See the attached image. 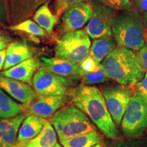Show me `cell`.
I'll list each match as a JSON object with an SVG mask.
<instances>
[{"label":"cell","mask_w":147,"mask_h":147,"mask_svg":"<svg viewBox=\"0 0 147 147\" xmlns=\"http://www.w3.org/2000/svg\"><path fill=\"white\" fill-rule=\"evenodd\" d=\"M118 47L139 51L147 41L143 17L136 9L122 10L117 14L113 26Z\"/></svg>","instance_id":"3"},{"label":"cell","mask_w":147,"mask_h":147,"mask_svg":"<svg viewBox=\"0 0 147 147\" xmlns=\"http://www.w3.org/2000/svg\"><path fill=\"white\" fill-rule=\"evenodd\" d=\"M110 78L102 63L99 64L94 70L86 73L82 77V84L92 86L108 81Z\"/></svg>","instance_id":"25"},{"label":"cell","mask_w":147,"mask_h":147,"mask_svg":"<svg viewBox=\"0 0 147 147\" xmlns=\"http://www.w3.org/2000/svg\"><path fill=\"white\" fill-rule=\"evenodd\" d=\"M74 84V82L65 77L39 69L32 79L34 91L39 95L46 96L68 95Z\"/></svg>","instance_id":"8"},{"label":"cell","mask_w":147,"mask_h":147,"mask_svg":"<svg viewBox=\"0 0 147 147\" xmlns=\"http://www.w3.org/2000/svg\"><path fill=\"white\" fill-rule=\"evenodd\" d=\"M86 0H63L65 3H67L69 4V5H72V4H76V3H82L84 2Z\"/></svg>","instance_id":"35"},{"label":"cell","mask_w":147,"mask_h":147,"mask_svg":"<svg viewBox=\"0 0 147 147\" xmlns=\"http://www.w3.org/2000/svg\"><path fill=\"white\" fill-rule=\"evenodd\" d=\"M143 22H144V26L145 32H146V38H147V12H144V15H143Z\"/></svg>","instance_id":"36"},{"label":"cell","mask_w":147,"mask_h":147,"mask_svg":"<svg viewBox=\"0 0 147 147\" xmlns=\"http://www.w3.org/2000/svg\"><path fill=\"white\" fill-rule=\"evenodd\" d=\"M53 147H63V146H61V145L59 143H58V142H57L56 144H55V145Z\"/></svg>","instance_id":"38"},{"label":"cell","mask_w":147,"mask_h":147,"mask_svg":"<svg viewBox=\"0 0 147 147\" xmlns=\"http://www.w3.org/2000/svg\"><path fill=\"white\" fill-rule=\"evenodd\" d=\"M91 4L84 2L69 5L61 17V29L64 34L79 30L87 23L92 15Z\"/></svg>","instance_id":"11"},{"label":"cell","mask_w":147,"mask_h":147,"mask_svg":"<svg viewBox=\"0 0 147 147\" xmlns=\"http://www.w3.org/2000/svg\"><path fill=\"white\" fill-rule=\"evenodd\" d=\"M91 147H108V146L104 142H102L98 143V144H95V145H94V146H93Z\"/></svg>","instance_id":"37"},{"label":"cell","mask_w":147,"mask_h":147,"mask_svg":"<svg viewBox=\"0 0 147 147\" xmlns=\"http://www.w3.org/2000/svg\"><path fill=\"white\" fill-rule=\"evenodd\" d=\"M26 117L23 113L11 118H0V147H14L20 126Z\"/></svg>","instance_id":"15"},{"label":"cell","mask_w":147,"mask_h":147,"mask_svg":"<svg viewBox=\"0 0 147 147\" xmlns=\"http://www.w3.org/2000/svg\"><path fill=\"white\" fill-rule=\"evenodd\" d=\"M5 55H6V49L0 51V71L3 69L5 60Z\"/></svg>","instance_id":"33"},{"label":"cell","mask_w":147,"mask_h":147,"mask_svg":"<svg viewBox=\"0 0 147 147\" xmlns=\"http://www.w3.org/2000/svg\"><path fill=\"white\" fill-rule=\"evenodd\" d=\"M140 61L141 65L144 68V71L147 73V41L142 49L139 51H138Z\"/></svg>","instance_id":"31"},{"label":"cell","mask_w":147,"mask_h":147,"mask_svg":"<svg viewBox=\"0 0 147 147\" xmlns=\"http://www.w3.org/2000/svg\"><path fill=\"white\" fill-rule=\"evenodd\" d=\"M123 134L129 138H138L147 130V103L134 93L130 99L121 124Z\"/></svg>","instance_id":"6"},{"label":"cell","mask_w":147,"mask_h":147,"mask_svg":"<svg viewBox=\"0 0 147 147\" xmlns=\"http://www.w3.org/2000/svg\"><path fill=\"white\" fill-rule=\"evenodd\" d=\"M100 63H98L93 57L88 55L87 58L84 59L80 64H78L80 66V68L81 69L82 74L90 72V71H93L97 67V65Z\"/></svg>","instance_id":"28"},{"label":"cell","mask_w":147,"mask_h":147,"mask_svg":"<svg viewBox=\"0 0 147 147\" xmlns=\"http://www.w3.org/2000/svg\"><path fill=\"white\" fill-rule=\"evenodd\" d=\"M134 7L140 12H147V0H134Z\"/></svg>","instance_id":"32"},{"label":"cell","mask_w":147,"mask_h":147,"mask_svg":"<svg viewBox=\"0 0 147 147\" xmlns=\"http://www.w3.org/2000/svg\"><path fill=\"white\" fill-rule=\"evenodd\" d=\"M101 91L114 122L119 127L133 95L131 89L120 84H108L102 87Z\"/></svg>","instance_id":"9"},{"label":"cell","mask_w":147,"mask_h":147,"mask_svg":"<svg viewBox=\"0 0 147 147\" xmlns=\"http://www.w3.org/2000/svg\"><path fill=\"white\" fill-rule=\"evenodd\" d=\"M8 41V40L5 39L4 37L0 36V51L6 49L7 47H8V45H7Z\"/></svg>","instance_id":"34"},{"label":"cell","mask_w":147,"mask_h":147,"mask_svg":"<svg viewBox=\"0 0 147 147\" xmlns=\"http://www.w3.org/2000/svg\"><path fill=\"white\" fill-rule=\"evenodd\" d=\"M39 67L40 59L34 57L6 70H3L0 72V75L31 84L33 77Z\"/></svg>","instance_id":"16"},{"label":"cell","mask_w":147,"mask_h":147,"mask_svg":"<svg viewBox=\"0 0 147 147\" xmlns=\"http://www.w3.org/2000/svg\"><path fill=\"white\" fill-rule=\"evenodd\" d=\"M39 69L50 71L51 73L69 79L74 82L81 80L83 76L78 64H74L68 61L57 57H42L40 59Z\"/></svg>","instance_id":"12"},{"label":"cell","mask_w":147,"mask_h":147,"mask_svg":"<svg viewBox=\"0 0 147 147\" xmlns=\"http://www.w3.org/2000/svg\"><path fill=\"white\" fill-rule=\"evenodd\" d=\"M117 47V42L113 37L99 38L93 41L89 55L94 59L97 63H101Z\"/></svg>","instance_id":"20"},{"label":"cell","mask_w":147,"mask_h":147,"mask_svg":"<svg viewBox=\"0 0 147 147\" xmlns=\"http://www.w3.org/2000/svg\"><path fill=\"white\" fill-rule=\"evenodd\" d=\"M134 93L142 97L147 103V73L145 74L142 80L135 86Z\"/></svg>","instance_id":"29"},{"label":"cell","mask_w":147,"mask_h":147,"mask_svg":"<svg viewBox=\"0 0 147 147\" xmlns=\"http://www.w3.org/2000/svg\"><path fill=\"white\" fill-rule=\"evenodd\" d=\"M92 15L85 32L93 40L113 37V26L117 16L115 10L97 0H91Z\"/></svg>","instance_id":"7"},{"label":"cell","mask_w":147,"mask_h":147,"mask_svg":"<svg viewBox=\"0 0 147 147\" xmlns=\"http://www.w3.org/2000/svg\"><path fill=\"white\" fill-rule=\"evenodd\" d=\"M104 141V134L95 131L60 141L63 147H91Z\"/></svg>","instance_id":"21"},{"label":"cell","mask_w":147,"mask_h":147,"mask_svg":"<svg viewBox=\"0 0 147 147\" xmlns=\"http://www.w3.org/2000/svg\"><path fill=\"white\" fill-rule=\"evenodd\" d=\"M0 25H9L8 14L5 0H0Z\"/></svg>","instance_id":"30"},{"label":"cell","mask_w":147,"mask_h":147,"mask_svg":"<svg viewBox=\"0 0 147 147\" xmlns=\"http://www.w3.org/2000/svg\"><path fill=\"white\" fill-rule=\"evenodd\" d=\"M46 120L32 115L26 117L20 127L16 143L25 142L36 137L43 129Z\"/></svg>","instance_id":"19"},{"label":"cell","mask_w":147,"mask_h":147,"mask_svg":"<svg viewBox=\"0 0 147 147\" xmlns=\"http://www.w3.org/2000/svg\"><path fill=\"white\" fill-rule=\"evenodd\" d=\"M0 88L23 104H29L38 97L29 84L0 75Z\"/></svg>","instance_id":"14"},{"label":"cell","mask_w":147,"mask_h":147,"mask_svg":"<svg viewBox=\"0 0 147 147\" xmlns=\"http://www.w3.org/2000/svg\"><path fill=\"white\" fill-rule=\"evenodd\" d=\"M34 51L25 41H16L6 48V55L3 70H6L25 60L34 57Z\"/></svg>","instance_id":"17"},{"label":"cell","mask_w":147,"mask_h":147,"mask_svg":"<svg viewBox=\"0 0 147 147\" xmlns=\"http://www.w3.org/2000/svg\"><path fill=\"white\" fill-rule=\"evenodd\" d=\"M51 0L46 1L36 10L33 15V20L46 32L51 34L55 25L57 23V18L53 14L49 4Z\"/></svg>","instance_id":"22"},{"label":"cell","mask_w":147,"mask_h":147,"mask_svg":"<svg viewBox=\"0 0 147 147\" xmlns=\"http://www.w3.org/2000/svg\"><path fill=\"white\" fill-rule=\"evenodd\" d=\"M57 142V134L50 121L46 120L41 132L34 138L16 143L14 147H53Z\"/></svg>","instance_id":"18"},{"label":"cell","mask_w":147,"mask_h":147,"mask_svg":"<svg viewBox=\"0 0 147 147\" xmlns=\"http://www.w3.org/2000/svg\"><path fill=\"white\" fill-rule=\"evenodd\" d=\"M70 102L69 95L58 96L38 95V97L29 104H23L24 113L27 115H35L47 119L57 113L60 108Z\"/></svg>","instance_id":"10"},{"label":"cell","mask_w":147,"mask_h":147,"mask_svg":"<svg viewBox=\"0 0 147 147\" xmlns=\"http://www.w3.org/2000/svg\"><path fill=\"white\" fill-rule=\"evenodd\" d=\"M115 10H125L133 9L134 4L131 0H97Z\"/></svg>","instance_id":"26"},{"label":"cell","mask_w":147,"mask_h":147,"mask_svg":"<svg viewBox=\"0 0 147 147\" xmlns=\"http://www.w3.org/2000/svg\"><path fill=\"white\" fill-rule=\"evenodd\" d=\"M91 45L90 38L85 31L79 29L65 33L57 41L55 57L80 64L89 55Z\"/></svg>","instance_id":"5"},{"label":"cell","mask_w":147,"mask_h":147,"mask_svg":"<svg viewBox=\"0 0 147 147\" xmlns=\"http://www.w3.org/2000/svg\"><path fill=\"white\" fill-rule=\"evenodd\" d=\"M9 29L13 32H22L32 37H45L46 31L37 24L34 21L27 19L15 25L9 26Z\"/></svg>","instance_id":"24"},{"label":"cell","mask_w":147,"mask_h":147,"mask_svg":"<svg viewBox=\"0 0 147 147\" xmlns=\"http://www.w3.org/2000/svg\"><path fill=\"white\" fill-rule=\"evenodd\" d=\"M47 1L49 0H5L10 26L29 19Z\"/></svg>","instance_id":"13"},{"label":"cell","mask_w":147,"mask_h":147,"mask_svg":"<svg viewBox=\"0 0 147 147\" xmlns=\"http://www.w3.org/2000/svg\"><path fill=\"white\" fill-rule=\"evenodd\" d=\"M114 147H147L146 143L137 138L117 139Z\"/></svg>","instance_id":"27"},{"label":"cell","mask_w":147,"mask_h":147,"mask_svg":"<svg viewBox=\"0 0 147 147\" xmlns=\"http://www.w3.org/2000/svg\"><path fill=\"white\" fill-rule=\"evenodd\" d=\"M23 113V106L16 103L0 88V118H11Z\"/></svg>","instance_id":"23"},{"label":"cell","mask_w":147,"mask_h":147,"mask_svg":"<svg viewBox=\"0 0 147 147\" xmlns=\"http://www.w3.org/2000/svg\"><path fill=\"white\" fill-rule=\"evenodd\" d=\"M102 64L110 79L122 85L135 87L145 74L138 53L126 48H116Z\"/></svg>","instance_id":"2"},{"label":"cell","mask_w":147,"mask_h":147,"mask_svg":"<svg viewBox=\"0 0 147 147\" xmlns=\"http://www.w3.org/2000/svg\"><path fill=\"white\" fill-rule=\"evenodd\" d=\"M68 95L70 103L81 110L105 136L112 140L119 138L120 133L100 89L82 84L71 88Z\"/></svg>","instance_id":"1"},{"label":"cell","mask_w":147,"mask_h":147,"mask_svg":"<svg viewBox=\"0 0 147 147\" xmlns=\"http://www.w3.org/2000/svg\"><path fill=\"white\" fill-rule=\"evenodd\" d=\"M59 141L97 130L81 110L69 102L49 118Z\"/></svg>","instance_id":"4"}]
</instances>
